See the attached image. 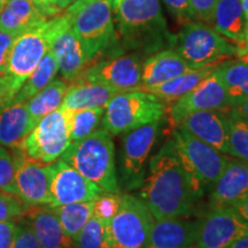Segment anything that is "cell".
Segmentation results:
<instances>
[{"mask_svg":"<svg viewBox=\"0 0 248 248\" xmlns=\"http://www.w3.org/2000/svg\"><path fill=\"white\" fill-rule=\"evenodd\" d=\"M69 84L63 78H54L42 91L27 101V107L33 124L60 108Z\"/></svg>","mask_w":248,"mask_h":248,"instance_id":"cell-29","label":"cell"},{"mask_svg":"<svg viewBox=\"0 0 248 248\" xmlns=\"http://www.w3.org/2000/svg\"><path fill=\"white\" fill-rule=\"evenodd\" d=\"M14 148L17 162L9 193L17 195L28 207L51 204V163L36 162L27 157L21 147Z\"/></svg>","mask_w":248,"mask_h":248,"instance_id":"cell-15","label":"cell"},{"mask_svg":"<svg viewBox=\"0 0 248 248\" xmlns=\"http://www.w3.org/2000/svg\"><path fill=\"white\" fill-rule=\"evenodd\" d=\"M28 221L32 226L40 248H69L74 246L73 240L64 234L53 207H29L26 213Z\"/></svg>","mask_w":248,"mask_h":248,"instance_id":"cell-22","label":"cell"},{"mask_svg":"<svg viewBox=\"0 0 248 248\" xmlns=\"http://www.w3.org/2000/svg\"><path fill=\"white\" fill-rule=\"evenodd\" d=\"M240 59H241V60H243V61L246 62V63H248V54L243 55V57H240Z\"/></svg>","mask_w":248,"mask_h":248,"instance_id":"cell-51","label":"cell"},{"mask_svg":"<svg viewBox=\"0 0 248 248\" xmlns=\"http://www.w3.org/2000/svg\"><path fill=\"white\" fill-rule=\"evenodd\" d=\"M233 208L237 210V212L239 213L245 219H246V221H248V195L244 200H241L240 202L235 204Z\"/></svg>","mask_w":248,"mask_h":248,"instance_id":"cell-46","label":"cell"},{"mask_svg":"<svg viewBox=\"0 0 248 248\" xmlns=\"http://www.w3.org/2000/svg\"><path fill=\"white\" fill-rule=\"evenodd\" d=\"M216 2L217 0H190L191 18H197L200 22L210 23Z\"/></svg>","mask_w":248,"mask_h":248,"instance_id":"cell-39","label":"cell"},{"mask_svg":"<svg viewBox=\"0 0 248 248\" xmlns=\"http://www.w3.org/2000/svg\"><path fill=\"white\" fill-rule=\"evenodd\" d=\"M229 248H248V235L241 238L238 241H235L233 245H231Z\"/></svg>","mask_w":248,"mask_h":248,"instance_id":"cell-48","label":"cell"},{"mask_svg":"<svg viewBox=\"0 0 248 248\" xmlns=\"http://www.w3.org/2000/svg\"><path fill=\"white\" fill-rule=\"evenodd\" d=\"M154 221L140 198L124 192L119 210L106 224L109 248H144Z\"/></svg>","mask_w":248,"mask_h":248,"instance_id":"cell-9","label":"cell"},{"mask_svg":"<svg viewBox=\"0 0 248 248\" xmlns=\"http://www.w3.org/2000/svg\"><path fill=\"white\" fill-rule=\"evenodd\" d=\"M66 15L90 63L116 46L119 35L113 0H75L67 7Z\"/></svg>","mask_w":248,"mask_h":248,"instance_id":"cell-4","label":"cell"},{"mask_svg":"<svg viewBox=\"0 0 248 248\" xmlns=\"http://www.w3.org/2000/svg\"><path fill=\"white\" fill-rule=\"evenodd\" d=\"M197 229L188 217L155 219L144 248H195Z\"/></svg>","mask_w":248,"mask_h":248,"instance_id":"cell-19","label":"cell"},{"mask_svg":"<svg viewBox=\"0 0 248 248\" xmlns=\"http://www.w3.org/2000/svg\"><path fill=\"white\" fill-rule=\"evenodd\" d=\"M94 201V200H93ZM93 201L53 207L64 234L71 240L79 233L93 215Z\"/></svg>","mask_w":248,"mask_h":248,"instance_id":"cell-31","label":"cell"},{"mask_svg":"<svg viewBox=\"0 0 248 248\" xmlns=\"http://www.w3.org/2000/svg\"><path fill=\"white\" fill-rule=\"evenodd\" d=\"M168 106L163 100L141 89L117 93L108 101L102 128L111 136H121L140 126L163 120Z\"/></svg>","mask_w":248,"mask_h":248,"instance_id":"cell-5","label":"cell"},{"mask_svg":"<svg viewBox=\"0 0 248 248\" xmlns=\"http://www.w3.org/2000/svg\"><path fill=\"white\" fill-rule=\"evenodd\" d=\"M17 155L15 148L8 151L6 146L0 145V190L8 192L13 185Z\"/></svg>","mask_w":248,"mask_h":248,"instance_id":"cell-36","label":"cell"},{"mask_svg":"<svg viewBox=\"0 0 248 248\" xmlns=\"http://www.w3.org/2000/svg\"><path fill=\"white\" fill-rule=\"evenodd\" d=\"M15 221H0V248H11L13 243Z\"/></svg>","mask_w":248,"mask_h":248,"instance_id":"cell-43","label":"cell"},{"mask_svg":"<svg viewBox=\"0 0 248 248\" xmlns=\"http://www.w3.org/2000/svg\"><path fill=\"white\" fill-rule=\"evenodd\" d=\"M69 145V114L58 108L36 124L21 148L29 159L49 164L60 159Z\"/></svg>","mask_w":248,"mask_h":248,"instance_id":"cell-10","label":"cell"},{"mask_svg":"<svg viewBox=\"0 0 248 248\" xmlns=\"http://www.w3.org/2000/svg\"><path fill=\"white\" fill-rule=\"evenodd\" d=\"M169 12L182 24L190 22V0H162Z\"/></svg>","mask_w":248,"mask_h":248,"instance_id":"cell-41","label":"cell"},{"mask_svg":"<svg viewBox=\"0 0 248 248\" xmlns=\"http://www.w3.org/2000/svg\"><path fill=\"white\" fill-rule=\"evenodd\" d=\"M61 160L74 167L100 188L102 193H122L115 162V146L111 135L99 128L68 146Z\"/></svg>","mask_w":248,"mask_h":248,"instance_id":"cell-3","label":"cell"},{"mask_svg":"<svg viewBox=\"0 0 248 248\" xmlns=\"http://www.w3.org/2000/svg\"><path fill=\"white\" fill-rule=\"evenodd\" d=\"M59 71L58 62L52 54V52L47 49L44 57L37 67L33 69L30 76L28 77L21 89L18 90L16 95L12 101L27 102L33 95H36L39 91H42L46 85H48L55 78Z\"/></svg>","mask_w":248,"mask_h":248,"instance_id":"cell-30","label":"cell"},{"mask_svg":"<svg viewBox=\"0 0 248 248\" xmlns=\"http://www.w3.org/2000/svg\"><path fill=\"white\" fill-rule=\"evenodd\" d=\"M218 74L230 106L248 99V63L240 60H225L217 64Z\"/></svg>","mask_w":248,"mask_h":248,"instance_id":"cell-28","label":"cell"},{"mask_svg":"<svg viewBox=\"0 0 248 248\" xmlns=\"http://www.w3.org/2000/svg\"><path fill=\"white\" fill-rule=\"evenodd\" d=\"M191 135L229 155L228 128L223 110H201L190 114L179 123Z\"/></svg>","mask_w":248,"mask_h":248,"instance_id":"cell-20","label":"cell"},{"mask_svg":"<svg viewBox=\"0 0 248 248\" xmlns=\"http://www.w3.org/2000/svg\"><path fill=\"white\" fill-rule=\"evenodd\" d=\"M240 4H241V8H243L245 18H246V22L248 26V0H240Z\"/></svg>","mask_w":248,"mask_h":248,"instance_id":"cell-50","label":"cell"},{"mask_svg":"<svg viewBox=\"0 0 248 248\" xmlns=\"http://www.w3.org/2000/svg\"><path fill=\"white\" fill-rule=\"evenodd\" d=\"M210 23L216 32L233 43L239 51L247 30L240 0H217Z\"/></svg>","mask_w":248,"mask_h":248,"instance_id":"cell-25","label":"cell"},{"mask_svg":"<svg viewBox=\"0 0 248 248\" xmlns=\"http://www.w3.org/2000/svg\"><path fill=\"white\" fill-rule=\"evenodd\" d=\"M216 67L217 66H209L201 68V69H192L177 77H173L167 82L161 83L159 85L140 86L139 89L156 95L166 104H172L173 101H176L187 92H190L191 90H193L195 86L199 85L215 70Z\"/></svg>","mask_w":248,"mask_h":248,"instance_id":"cell-27","label":"cell"},{"mask_svg":"<svg viewBox=\"0 0 248 248\" xmlns=\"http://www.w3.org/2000/svg\"><path fill=\"white\" fill-rule=\"evenodd\" d=\"M139 190L155 219L190 217L204 195L183 166L171 137L151 157Z\"/></svg>","mask_w":248,"mask_h":248,"instance_id":"cell-1","label":"cell"},{"mask_svg":"<svg viewBox=\"0 0 248 248\" xmlns=\"http://www.w3.org/2000/svg\"><path fill=\"white\" fill-rule=\"evenodd\" d=\"M246 54H248V26H247L246 33H245L243 45H241L239 48V54H238V57L240 58V57H243V55H246Z\"/></svg>","mask_w":248,"mask_h":248,"instance_id":"cell-47","label":"cell"},{"mask_svg":"<svg viewBox=\"0 0 248 248\" xmlns=\"http://www.w3.org/2000/svg\"><path fill=\"white\" fill-rule=\"evenodd\" d=\"M171 138L186 171L199 191L204 194L219 177L230 157L194 137L182 126L171 130Z\"/></svg>","mask_w":248,"mask_h":248,"instance_id":"cell-8","label":"cell"},{"mask_svg":"<svg viewBox=\"0 0 248 248\" xmlns=\"http://www.w3.org/2000/svg\"><path fill=\"white\" fill-rule=\"evenodd\" d=\"M163 120L124 133L119 153V184L121 190H139L146 176L150 154L162 130Z\"/></svg>","mask_w":248,"mask_h":248,"instance_id":"cell-7","label":"cell"},{"mask_svg":"<svg viewBox=\"0 0 248 248\" xmlns=\"http://www.w3.org/2000/svg\"><path fill=\"white\" fill-rule=\"evenodd\" d=\"M5 1V0H0V2H4Z\"/></svg>","mask_w":248,"mask_h":248,"instance_id":"cell-53","label":"cell"},{"mask_svg":"<svg viewBox=\"0 0 248 248\" xmlns=\"http://www.w3.org/2000/svg\"><path fill=\"white\" fill-rule=\"evenodd\" d=\"M105 107L89 109L68 110L69 114V139L70 144L84 139L100 128L104 117Z\"/></svg>","mask_w":248,"mask_h":248,"instance_id":"cell-32","label":"cell"},{"mask_svg":"<svg viewBox=\"0 0 248 248\" xmlns=\"http://www.w3.org/2000/svg\"><path fill=\"white\" fill-rule=\"evenodd\" d=\"M11 248H40L38 239L27 217H21L20 221L16 222Z\"/></svg>","mask_w":248,"mask_h":248,"instance_id":"cell-38","label":"cell"},{"mask_svg":"<svg viewBox=\"0 0 248 248\" xmlns=\"http://www.w3.org/2000/svg\"><path fill=\"white\" fill-rule=\"evenodd\" d=\"M122 193H102L93 201V216L98 217L105 224L113 218L120 208Z\"/></svg>","mask_w":248,"mask_h":248,"instance_id":"cell-35","label":"cell"},{"mask_svg":"<svg viewBox=\"0 0 248 248\" xmlns=\"http://www.w3.org/2000/svg\"><path fill=\"white\" fill-rule=\"evenodd\" d=\"M208 208L234 207L248 195V162L229 160L216 182L207 190Z\"/></svg>","mask_w":248,"mask_h":248,"instance_id":"cell-18","label":"cell"},{"mask_svg":"<svg viewBox=\"0 0 248 248\" xmlns=\"http://www.w3.org/2000/svg\"><path fill=\"white\" fill-rule=\"evenodd\" d=\"M1 6H2V2H0V9H1Z\"/></svg>","mask_w":248,"mask_h":248,"instance_id":"cell-52","label":"cell"},{"mask_svg":"<svg viewBox=\"0 0 248 248\" xmlns=\"http://www.w3.org/2000/svg\"><path fill=\"white\" fill-rule=\"evenodd\" d=\"M228 128L229 155L248 162V123L230 109L223 110Z\"/></svg>","mask_w":248,"mask_h":248,"instance_id":"cell-33","label":"cell"},{"mask_svg":"<svg viewBox=\"0 0 248 248\" xmlns=\"http://www.w3.org/2000/svg\"><path fill=\"white\" fill-rule=\"evenodd\" d=\"M35 128L27 102L11 101L0 110V145L21 147L24 139Z\"/></svg>","mask_w":248,"mask_h":248,"instance_id":"cell-24","label":"cell"},{"mask_svg":"<svg viewBox=\"0 0 248 248\" xmlns=\"http://www.w3.org/2000/svg\"><path fill=\"white\" fill-rule=\"evenodd\" d=\"M15 36L0 31V75L7 74V67Z\"/></svg>","mask_w":248,"mask_h":248,"instance_id":"cell-42","label":"cell"},{"mask_svg":"<svg viewBox=\"0 0 248 248\" xmlns=\"http://www.w3.org/2000/svg\"><path fill=\"white\" fill-rule=\"evenodd\" d=\"M51 16L35 0H5L0 9V31L18 36Z\"/></svg>","mask_w":248,"mask_h":248,"instance_id":"cell-21","label":"cell"},{"mask_svg":"<svg viewBox=\"0 0 248 248\" xmlns=\"http://www.w3.org/2000/svg\"><path fill=\"white\" fill-rule=\"evenodd\" d=\"M29 207L17 195L0 190V221H15L26 215Z\"/></svg>","mask_w":248,"mask_h":248,"instance_id":"cell-37","label":"cell"},{"mask_svg":"<svg viewBox=\"0 0 248 248\" xmlns=\"http://www.w3.org/2000/svg\"><path fill=\"white\" fill-rule=\"evenodd\" d=\"M230 108L224 86L215 68L199 85L173 101L167 113L172 130L190 114L201 110H228Z\"/></svg>","mask_w":248,"mask_h":248,"instance_id":"cell-14","label":"cell"},{"mask_svg":"<svg viewBox=\"0 0 248 248\" xmlns=\"http://www.w3.org/2000/svg\"><path fill=\"white\" fill-rule=\"evenodd\" d=\"M231 110L233 111L235 115H238L240 119H243L245 122L248 123V99L240 104L234 105L233 107H231Z\"/></svg>","mask_w":248,"mask_h":248,"instance_id":"cell-44","label":"cell"},{"mask_svg":"<svg viewBox=\"0 0 248 248\" xmlns=\"http://www.w3.org/2000/svg\"><path fill=\"white\" fill-rule=\"evenodd\" d=\"M35 2L39 7L47 12L49 15H54L59 11L57 7V0H35Z\"/></svg>","mask_w":248,"mask_h":248,"instance_id":"cell-45","label":"cell"},{"mask_svg":"<svg viewBox=\"0 0 248 248\" xmlns=\"http://www.w3.org/2000/svg\"><path fill=\"white\" fill-rule=\"evenodd\" d=\"M75 0H57V7L59 9H63L67 8L71 2H74Z\"/></svg>","mask_w":248,"mask_h":248,"instance_id":"cell-49","label":"cell"},{"mask_svg":"<svg viewBox=\"0 0 248 248\" xmlns=\"http://www.w3.org/2000/svg\"><path fill=\"white\" fill-rule=\"evenodd\" d=\"M121 91L99 83L77 79L69 85L60 108L66 110L106 107L108 101Z\"/></svg>","mask_w":248,"mask_h":248,"instance_id":"cell-26","label":"cell"},{"mask_svg":"<svg viewBox=\"0 0 248 248\" xmlns=\"http://www.w3.org/2000/svg\"><path fill=\"white\" fill-rule=\"evenodd\" d=\"M117 35L125 45L146 52L171 42L160 0H113Z\"/></svg>","mask_w":248,"mask_h":248,"instance_id":"cell-2","label":"cell"},{"mask_svg":"<svg viewBox=\"0 0 248 248\" xmlns=\"http://www.w3.org/2000/svg\"><path fill=\"white\" fill-rule=\"evenodd\" d=\"M141 66L140 54L117 55L86 67L77 79L99 83L121 92L137 90L141 86Z\"/></svg>","mask_w":248,"mask_h":248,"instance_id":"cell-13","label":"cell"},{"mask_svg":"<svg viewBox=\"0 0 248 248\" xmlns=\"http://www.w3.org/2000/svg\"><path fill=\"white\" fill-rule=\"evenodd\" d=\"M20 86L11 75L8 74L0 75V110L13 100Z\"/></svg>","mask_w":248,"mask_h":248,"instance_id":"cell-40","label":"cell"},{"mask_svg":"<svg viewBox=\"0 0 248 248\" xmlns=\"http://www.w3.org/2000/svg\"><path fill=\"white\" fill-rule=\"evenodd\" d=\"M73 243L76 248H109L106 224L92 215Z\"/></svg>","mask_w":248,"mask_h":248,"instance_id":"cell-34","label":"cell"},{"mask_svg":"<svg viewBox=\"0 0 248 248\" xmlns=\"http://www.w3.org/2000/svg\"><path fill=\"white\" fill-rule=\"evenodd\" d=\"M246 235L248 221L233 207H216L198 219L195 248H229Z\"/></svg>","mask_w":248,"mask_h":248,"instance_id":"cell-12","label":"cell"},{"mask_svg":"<svg viewBox=\"0 0 248 248\" xmlns=\"http://www.w3.org/2000/svg\"><path fill=\"white\" fill-rule=\"evenodd\" d=\"M69 248H76V247H75V246H73V247H69Z\"/></svg>","mask_w":248,"mask_h":248,"instance_id":"cell-54","label":"cell"},{"mask_svg":"<svg viewBox=\"0 0 248 248\" xmlns=\"http://www.w3.org/2000/svg\"><path fill=\"white\" fill-rule=\"evenodd\" d=\"M51 204L48 206L93 201L102 194L97 185L61 159L51 163Z\"/></svg>","mask_w":248,"mask_h":248,"instance_id":"cell-16","label":"cell"},{"mask_svg":"<svg viewBox=\"0 0 248 248\" xmlns=\"http://www.w3.org/2000/svg\"><path fill=\"white\" fill-rule=\"evenodd\" d=\"M192 70L176 49L155 52L141 66V86H155Z\"/></svg>","mask_w":248,"mask_h":248,"instance_id":"cell-23","label":"cell"},{"mask_svg":"<svg viewBox=\"0 0 248 248\" xmlns=\"http://www.w3.org/2000/svg\"><path fill=\"white\" fill-rule=\"evenodd\" d=\"M46 37L62 78L68 83L75 82L90 62L66 13L48 18Z\"/></svg>","mask_w":248,"mask_h":248,"instance_id":"cell-11","label":"cell"},{"mask_svg":"<svg viewBox=\"0 0 248 248\" xmlns=\"http://www.w3.org/2000/svg\"><path fill=\"white\" fill-rule=\"evenodd\" d=\"M176 51L192 69L217 66L239 54L238 47L200 21L188 22L175 39Z\"/></svg>","mask_w":248,"mask_h":248,"instance_id":"cell-6","label":"cell"},{"mask_svg":"<svg viewBox=\"0 0 248 248\" xmlns=\"http://www.w3.org/2000/svg\"><path fill=\"white\" fill-rule=\"evenodd\" d=\"M46 24L47 21L15 37L9 55L7 74L13 77L20 89L47 52Z\"/></svg>","mask_w":248,"mask_h":248,"instance_id":"cell-17","label":"cell"}]
</instances>
